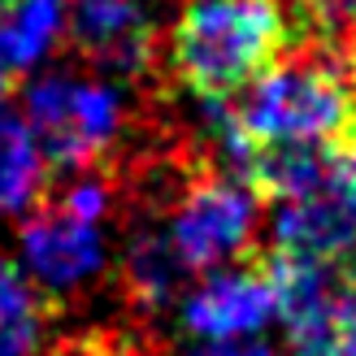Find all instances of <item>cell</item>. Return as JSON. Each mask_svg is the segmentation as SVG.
Listing matches in <instances>:
<instances>
[{"label":"cell","mask_w":356,"mask_h":356,"mask_svg":"<svg viewBox=\"0 0 356 356\" xmlns=\"http://www.w3.org/2000/svg\"><path fill=\"white\" fill-rule=\"evenodd\" d=\"M291 40L282 0H187L174 17L165 61L195 96H235Z\"/></svg>","instance_id":"obj_1"},{"label":"cell","mask_w":356,"mask_h":356,"mask_svg":"<svg viewBox=\"0 0 356 356\" xmlns=\"http://www.w3.org/2000/svg\"><path fill=\"white\" fill-rule=\"evenodd\" d=\"M257 148H334L356 131V83L330 57H287L252 74L230 104Z\"/></svg>","instance_id":"obj_2"},{"label":"cell","mask_w":356,"mask_h":356,"mask_svg":"<svg viewBox=\"0 0 356 356\" xmlns=\"http://www.w3.org/2000/svg\"><path fill=\"white\" fill-rule=\"evenodd\" d=\"M17 118L26 122L48 165L61 174H79L96 165L127 131V100L109 79H87L70 70H40L31 74L17 100Z\"/></svg>","instance_id":"obj_3"},{"label":"cell","mask_w":356,"mask_h":356,"mask_svg":"<svg viewBox=\"0 0 356 356\" xmlns=\"http://www.w3.org/2000/svg\"><path fill=\"white\" fill-rule=\"evenodd\" d=\"M257 230H261L257 187H248L230 174H213L183 191V200L165 218L161 235L187 274L191 270L204 274V270H218V265H235L257 243Z\"/></svg>","instance_id":"obj_4"},{"label":"cell","mask_w":356,"mask_h":356,"mask_svg":"<svg viewBox=\"0 0 356 356\" xmlns=\"http://www.w3.org/2000/svg\"><path fill=\"white\" fill-rule=\"evenodd\" d=\"M109 265V239L96 222H79L57 204H35L17 226L22 282L40 296H74L96 282Z\"/></svg>","instance_id":"obj_5"},{"label":"cell","mask_w":356,"mask_h":356,"mask_svg":"<svg viewBox=\"0 0 356 356\" xmlns=\"http://www.w3.org/2000/svg\"><path fill=\"white\" fill-rule=\"evenodd\" d=\"M178 322L195 343L261 339L278 322L270 278L265 270H248V265L204 270L178 300Z\"/></svg>","instance_id":"obj_6"},{"label":"cell","mask_w":356,"mask_h":356,"mask_svg":"<svg viewBox=\"0 0 356 356\" xmlns=\"http://www.w3.org/2000/svg\"><path fill=\"white\" fill-rule=\"evenodd\" d=\"M270 239L282 257H305L339 265L356 252V183L343 165H334L317 187L274 200Z\"/></svg>","instance_id":"obj_7"},{"label":"cell","mask_w":356,"mask_h":356,"mask_svg":"<svg viewBox=\"0 0 356 356\" xmlns=\"http://www.w3.org/2000/svg\"><path fill=\"white\" fill-rule=\"evenodd\" d=\"M65 31L109 74H139L152 61V17L144 0H74Z\"/></svg>","instance_id":"obj_8"},{"label":"cell","mask_w":356,"mask_h":356,"mask_svg":"<svg viewBox=\"0 0 356 356\" xmlns=\"http://www.w3.org/2000/svg\"><path fill=\"white\" fill-rule=\"evenodd\" d=\"M265 278H270L274 313L282 317V326H287V339L330 322L352 296V278H343L339 265H326V261H305V257L274 252L270 265H265Z\"/></svg>","instance_id":"obj_9"},{"label":"cell","mask_w":356,"mask_h":356,"mask_svg":"<svg viewBox=\"0 0 356 356\" xmlns=\"http://www.w3.org/2000/svg\"><path fill=\"white\" fill-rule=\"evenodd\" d=\"M65 35V9L57 0H17L0 13V70L5 74H31L40 70Z\"/></svg>","instance_id":"obj_10"},{"label":"cell","mask_w":356,"mask_h":356,"mask_svg":"<svg viewBox=\"0 0 356 356\" xmlns=\"http://www.w3.org/2000/svg\"><path fill=\"white\" fill-rule=\"evenodd\" d=\"M48 187V156L17 113H0V218H22Z\"/></svg>","instance_id":"obj_11"},{"label":"cell","mask_w":356,"mask_h":356,"mask_svg":"<svg viewBox=\"0 0 356 356\" xmlns=\"http://www.w3.org/2000/svg\"><path fill=\"white\" fill-rule=\"evenodd\" d=\"M183 261L174 257L161 230L131 235L127 257H122V278H127V291L135 296L139 309H165L183 287Z\"/></svg>","instance_id":"obj_12"},{"label":"cell","mask_w":356,"mask_h":356,"mask_svg":"<svg viewBox=\"0 0 356 356\" xmlns=\"http://www.w3.org/2000/svg\"><path fill=\"white\" fill-rule=\"evenodd\" d=\"M287 343V356H356V296H348V305L330 322L296 334Z\"/></svg>","instance_id":"obj_13"},{"label":"cell","mask_w":356,"mask_h":356,"mask_svg":"<svg viewBox=\"0 0 356 356\" xmlns=\"http://www.w3.org/2000/svg\"><path fill=\"white\" fill-rule=\"evenodd\" d=\"M57 209H65L70 218H79V222H96L100 226L109 218V209H113V187L104 183L100 174L79 170V174H70V183L61 187Z\"/></svg>","instance_id":"obj_14"},{"label":"cell","mask_w":356,"mask_h":356,"mask_svg":"<svg viewBox=\"0 0 356 356\" xmlns=\"http://www.w3.org/2000/svg\"><path fill=\"white\" fill-rule=\"evenodd\" d=\"M300 13L317 35H326V44L356 40V0H300Z\"/></svg>","instance_id":"obj_15"},{"label":"cell","mask_w":356,"mask_h":356,"mask_svg":"<svg viewBox=\"0 0 356 356\" xmlns=\"http://www.w3.org/2000/svg\"><path fill=\"white\" fill-rule=\"evenodd\" d=\"M40 352V300L22 309H0V356H35Z\"/></svg>","instance_id":"obj_16"},{"label":"cell","mask_w":356,"mask_h":356,"mask_svg":"<svg viewBox=\"0 0 356 356\" xmlns=\"http://www.w3.org/2000/svg\"><path fill=\"white\" fill-rule=\"evenodd\" d=\"M187 356H278L265 339H235V343H195Z\"/></svg>","instance_id":"obj_17"},{"label":"cell","mask_w":356,"mask_h":356,"mask_svg":"<svg viewBox=\"0 0 356 356\" xmlns=\"http://www.w3.org/2000/svg\"><path fill=\"white\" fill-rule=\"evenodd\" d=\"M343 144H348V148L339 152V165L348 170V178H352V183H356V131H352V135L343 139Z\"/></svg>","instance_id":"obj_18"},{"label":"cell","mask_w":356,"mask_h":356,"mask_svg":"<svg viewBox=\"0 0 356 356\" xmlns=\"http://www.w3.org/2000/svg\"><path fill=\"white\" fill-rule=\"evenodd\" d=\"M9 83H13V74L0 70V109H5V100H9Z\"/></svg>","instance_id":"obj_19"},{"label":"cell","mask_w":356,"mask_h":356,"mask_svg":"<svg viewBox=\"0 0 356 356\" xmlns=\"http://www.w3.org/2000/svg\"><path fill=\"white\" fill-rule=\"evenodd\" d=\"M57 5H65V0H57Z\"/></svg>","instance_id":"obj_20"}]
</instances>
